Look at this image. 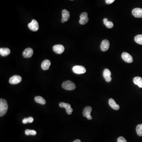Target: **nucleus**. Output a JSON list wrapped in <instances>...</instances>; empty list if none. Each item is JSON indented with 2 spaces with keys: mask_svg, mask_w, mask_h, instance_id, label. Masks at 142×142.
Here are the masks:
<instances>
[{
  "mask_svg": "<svg viewBox=\"0 0 142 142\" xmlns=\"http://www.w3.org/2000/svg\"><path fill=\"white\" fill-rule=\"evenodd\" d=\"M8 104L5 99H0V116L1 117L4 116L7 112Z\"/></svg>",
  "mask_w": 142,
  "mask_h": 142,
  "instance_id": "1",
  "label": "nucleus"
},
{
  "mask_svg": "<svg viewBox=\"0 0 142 142\" xmlns=\"http://www.w3.org/2000/svg\"><path fill=\"white\" fill-rule=\"evenodd\" d=\"M62 87L64 89L68 91H72L76 88L75 84L70 81H67L62 84Z\"/></svg>",
  "mask_w": 142,
  "mask_h": 142,
  "instance_id": "2",
  "label": "nucleus"
},
{
  "mask_svg": "<svg viewBox=\"0 0 142 142\" xmlns=\"http://www.w3.org/2000/svg\"><path fill=\"white\" fill-rule=\"evenodd\" d=\"M28 27L30 30L34 32L38 31L39 28L38 22L35 20H32L31 23L28 24Z\"/></svg>",
  "mask_w": 142,
  "mask_h": 142,
  "instance_id": "3",
  "label": "nucleus"
},
{
  "mask_svg": "<svg viewBox=\"0 0 142 142\" xmlns=\"http://www.w3.org/2000/svg\"><path fill=\"white\" fill-rule=\"evenodd\" d=\"M72 70L74 73L76 74H83L85 73L86 69L81 66H75L72 68Z\"/></svg>",
  "mask_w": 142,
  "mask_h": 142,
  "instance_id": "4",
  "label": "nucleus"
},
{
  "mask_svg": "<svg viewBox=\"0 0 142 142\" xmlns=\"http://www.w3.org/2000/svg\"><path fill=\"white\" fill-rule=\"evenodd\" d=\"M59 105L61 108H64L66 109L67 114L70 115L72 114L73 109L71 107V105L69 103H64V102H61L59 104Z\"/></svg>",
  "mask_w": 142,
  "mask_h": 142,
  "instance_id": "5",
  "label": "nucleus"
},
{
  "mask_svg": "<svg viewBox=\"0 0 142 142\" xmlns=\"http://www.w3.org/2000/svg\"><path fill=\"white\" fill-rule=\"evenodd\" d=\"M88 14L86 12L82 13H81L80 18V20H79V23L81 25H84L86 24L89 21V19L88 17Z\"/></svg>",
  "mask_w": 142,
  "mask_h": 142,
  "instance_id": "6",
  "label": "nucleus"
},
{
  "mask_svg": "<svg viewBox=\"0 0 142 142\" xmlns=\"http://www.w3.org/2000/svg\"><path fill=\"white\" fill-rule=\"evenodd\" d=\"M92 111V107L90 106H87L84 109L82 114L84 117H87L88 119L91 120L92 119V117L91 115V113Z\"/></svg>",
  "mask_w": 142,
  "mask_h": 142,
  "instance_id": "7",
  "label": "nucleus"
},
{
  "mask_svg": "<svg viewBox=\"0 0 142 142\" xmlns=\"http://www.w3.org/2000/svg\"><path fill=\"white\" fill-rule=\"evenodd\" d=\"M122 57L125 62L127 63H131L133 62V57L130 54L126 52H123L122 54Z\"/></svg>",
  "mask_w": 142,
  "mask_h": 142,
  "instance_id": "8",
  "label": "nucleus"
},
{
  "mask_svg": "<svg viewBox=\"0 0 142 142\" xmlns=\"http://www.w3.org/2000/svg\"><path fill=\"white\" fill-rule=\"evenodd\" d=\"M22 77L20 75H14L9 79V82L11 84H15L19 83L21 81Z\"/></svg>",
  "mask_w": 142,
  "mask_h": 142,
  "instance_id": "9",
  "label": "nucleus"
},
{
  "mask_svg": "<svg viewBox=\"0 0 142 142\" xmlns=\"http://www.w3.org/2000/svg\"><path fill=\"white\" fill-rule=\"evenodd\" d=\"M53 50L56 53L61 54L64 51V47L62 45H56L53 47Z\"/></svg>",
  "mask_w": 142,
  "mask_h": 142,
  "instance_id": "10",
  "label": "nucleus"
},
{
  "mask_svg": "<svg viewBox=\"0 0 142 142\" xmlns=\"http://www.w3.org/2000/svg\"><path fill=\"white\" fill-rule=\"evenodd\" d=\"M70 18V12L66 10H63L62 11V23H64L65 22L68 21Z\"/></svg>",
  "mask_w": 142,
  "mask_h": 142,
  "instance_id": "11",
  "label": "nucleus"
},
{
  "mask_svg": "<svg viewBox=\"0 0 142 142\" xmlns=\"http://www.w3.org/2000/svg\"><path fill=\"white\" fill-rule=\"evenodd\" d=\"M111 71L108 69H105L103 71V75L105 80L107 82H110L112 80Z\"/></svg>",
  "mask_w": 142,
  "mask_h": 142,
  "instance_id": "12",
  "label": "nucleus"
},
{
  "mask_svg": "<svg viewBox=\"0 0 142 142\" xmlns=\"http://www.w3.org/2000/svg\"><path fill=\"white\" fill-rule=\"evenodd\" d=\"M33 54V50L32 48L29 47L26 49L23 52V55L25 58H30Z\"/></svg>",
  "mask_w": 142,
  "mask_h": 142,
  "instance_id": "13",
  "label": "nucleus"
},
{
  "mask_svg": "<svg viewBox=\"0 0 142 142\" xmlns=\"http://www.w3.org/2000/svg\"><path fill=\"white\" fill-rule=\"evenodd\" d=\"M133 16L137 18H142V9L140 8H134L132 11Z\"/></svg>",
  "mask_w": 142,
  "mask_h": 142,
  "instance_id": "14",
  "label": "nucleus"
},
{
  "mask_svg": "<svg viewBox=\"0 0 142 142\" xmlns=\"http://www.w3.org/2000/svg\"><path fill=\"white\" fill-rule=\"evenodd\" d=\"M110 46L109 42L107 40H104L102 41L101 45V49L103 51H106L108 50Z\"/></svg>",
  "mask_w": 142,
  "mask_h": 142,
  "instance_id": "15",
  "label": "nucleus"
},
{
  "mask_svg": "<svg viewBox=\"0 0 142 142\" xmlns=\"http://www.w3.org/2000/svg\"><path fill=\"white\" fill-rule=\"evenodd\" d=\"M109 103L111 107L115 110H118L120 109L119 105L116 104L115 101L112 98L109 99Z\"/></svg>",
  "mask_w": 142,
  "mask_h": 142,
  "instance_id": "16",
  "label": "nucleus"
},
{
  "mask_svg": "<svg viewBox=\"0 0 142 142\" xmlns=\"http://www.w3.org/2000/svg\"><path fill=\"white\" fill-rule=\"evenodd\" d=\"M50 61L49 60H45L41 63V68L44 70H48L50 68Z\"/></svg>",
  "mask_w": 142,
  "mask_h": 142,
  "instance_id": "17",
  "label": "nucleus"
},
{
  "mask_svg": "<svg viewBox=\"0 0 142 142\" xmlns=\"http://www.w3.org/2000/svg\"><path fill=\"white\" fill-rule=\"evenodd\" d=\"M10 53V50L9 48H1L0 49V54L3 57H6L9 55Z\"/></svg>",
  "mask_w": 142,
  "mask_h": 142,
  "instance_id": "18",
  "label": "nucleus"
},
{
  "mask_svg": "<svg viewBox=\"0 0 142 142\" xmlns=\"http://www.w3.org/2000/svg\"><path fill=\"white\" fill-rule=\"evenodd\" d=\"M133 81L135 84L138 85L140 88H142V78L140 77H136L133 79Z\"/></svg>",
  "mask_w": 142,
  "mask_h": 142,
  "instance_id": "19",
  "label": "nucleus"
},
{
  "mask_svg": "<svg viewBox=\"0 0 142 142\" xmlns=\"http://www.w3.org/2000/svg\"><path fill=\"white\" fill-rule=\"evenodd\" d=\"M34 100L36 102L41 105H45L46 103L45 100L43 97L40 96H38L35 97Z\"/></svg>",
  "mask_w": 142,
  "mask_h": 142,
  "instance_id": "20",
  "label": "nucleus"
},
{
  "mask_svg": "<svg viewBox=\"0 0 142 142\" xmlns=\"http://www.w3.org/2000/svg\"><path fill=\"white\" fill-rule=\"evenodd\" d=\"M103 23L106 27L108 29H111L113 27V23L111 21H108L107 19L105 18L103 20Z\"/></svg>",
  "mask_w": 142,
  "mask_h": 142,
  "instance_id": "21",
  "label": "nucleus"
},
{
  "mask_svg": "<svg viewBox=\"0 0 142 142\" xmlns=\"http://www.w3.org/2000/svg\"><path fill=\"white\" fill-rule=\"evenodd\" d=\"M135 41L139 44L142 45V34H140L136 36L134 38Z\"/></svg>",
  "mask_w": 142,
  "mask_h": 142,
  "instance_id": "22",
  "label": "nucleus"
},
{
  "mask_svg": "<svg viewBox=\"0 0 142 142\" xmlns=\"http://www.w3.org/2000/svg\"><path fill=\"white\" fill-rule=\"evenodd\" d=\"M137 134L139 136H142V124H139L136 127Z\"/></svg>",
  "mask_w": 142,
  "mask_h": 142,
  "instance_id": "23",
  "label": "nucleus"
},
{
  "mask_svg": "<svg viewBox=\"0 0 142 142\" xmlns=\"http://www.w3.org/2000/svg\"><path fill=\"white\" fill-rule=\"evenodd\" d=\"M36 131H35L34 130H30L29 129H27L25 131V134L27 135H36Z\"/></svg>",
  "mask_w": 142,
  "mask_h": 142,
  "instance_id": "24",
  "label": "nucleus"
},
{
  "mask_svg": "<svg viewBox=\"0 0 142 142\" xmlns=\"http://www.w3.org/2000/svg\"><path fill=\"white\" fill-rule=\"evenodd\" d=\"M34 121V118L32 117H30L28 118H25L23 120V124H26L28 123L32 122Z\"/></svg>",
  "mask_w": 142,
  "mask_h": 142,
  "instance_id": "25",
  "label": "nucleus"
},
{
  "mask_svg": "<svg viewBox=\"0 0 142 142\" xmlns=\"http://www.w3.org/2000/svg\"><path fill=\"white\" fill-rule=\"evenodd\" d=\"M118 142H127L126 140L123 137H120L118 138Z\"/></svg>",
  "mask_w": 142,
  "mask_h": 142,
  "instance_id": "26",
  "label": "nucleus"
},
{
  "mask_svg": "<svg viewBox=\"0 0 142 142\" xmlns=\"http://www.w3.org/2000/svg\"><path fill=\"white\" fill-rule=\"evenodd\" d=\"M115 0H105L106 4H109L113 3Z\"/></svg>",
  "mask_w": 142,
  "mask_h": 142,
  "instance_id": "27",
  "label": "nucleus"
},
{
  "mask_svg": "<svg viewBox=\"0 0 142 142\" xmlns=\"http://www.w3.org/2000/svg\"><path fill=\"white\" fill-rule=\"evenodd\" d=\"M73 142H81V141L79 139H76L75 141H74Z\"/></svg>",
  "mask_w": 142,
  "mask_h": 142,
  "instance_id": "28",
  "label": "nucleus"
},
{
  "mask_svg": "<svg viewBox=\"0 0 142 142\" xmlns=\"http://www.w3.org/2000/svg\"></svg>",
  "mask_w": 142,
  "mask_h": 142,
  "instance_id": "29",
  "label": "nucleus"
}]
</instances>
